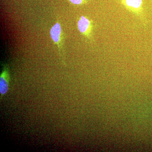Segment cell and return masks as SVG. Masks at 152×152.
<instances>
[{"label": "cell", "mask_w": 152, "mask_h": 152, "mask_svg": "<svg viewBox=\"0 0 152 152\" xmlns=\"http://www.w3.org/2000/svg\"><path fill=\"white\" fill-rule=\"evenodd\" d=\"M10 75L9 66L4 64L0 76V93L1 97L6 94L8 91L10 86Z\"/></svg>", "instance_id": "obj_1"}, {"label": "cell", "mask_w": 152, "mask_h": 152, "mask_svg": "<svg viewBox=\"0 0 152 152\" xmlns=\"http://www.w3.org/2000/svg\"><path fill=\"white\" fill-rule=\"evenodd\" d=\"M50 36L55 43L58 46L60 51L62 49L63 33L59 23L55 24L50 30Z\"/></svg>", "instance_id": "obj_2"}, {"label": "cell", "mask_w": 152, "mask_h": 152, "mask_svg": "<svg viewBox=\"0 0 152 152\" xmlns=\"http://www.w3.org/2000/svg\"><path fill=\"white\" fill-rule=\"evenodd\" d=\"M78 28L83 34L86 36L89 35L91 26L89 20L86 17H81L78 22Z\"/></svg>", "instance_id": "obj_3"}, {"label": "cell", "mask_w": 152, "mask_h": 152, "mask_svg": "<svg viewBox=\"0 0 152 152\" xmlns=\"http://www.w3.org/2000/svg\"><path fill=\"white\" fill-rule=\"evenodd\" d=\"M127 5L129 7L137 9L140 7L142 0H126Z\"/></svg>", "instance_id": "obj_4"}, {"label": "cell", "mask_w": 152, "mask_h": 152, "mask_svg": "<svg viewBox=\"0 0 152 152\" xmlns=\"http://www.w3.org/2000/svg\"><path fill=\"white\" fill-rule=\"evenodd\" d=\"M70 1L74 4L80 5L83 4V0H69Z\"/></svg>", "instance_id": "obj_5"}]
</instances>
